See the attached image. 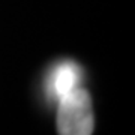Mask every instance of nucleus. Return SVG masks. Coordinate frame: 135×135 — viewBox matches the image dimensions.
<instances>
[{
    "mask_svg": "<svg viewBox=\"0 0 135 135\" xmlns=\"http://www.w3.org/2000/svg\"><path fill=\"white\" fill-rule=\"evenodd\" d=\"M81 68L72 60H65L54 65L45 80V93L50 101L57 104L62 98L81 87Z\"/></svg>",
    "mask_w": 135,
    "mask_h": 135,
    "instance_id": "obj_2",
    "label": "nucleus"
},
{
    "mask_svg": "<svg viewBox=\"0 0 135 135\" xmlns=\"http://www.w3.org/2000/svg\"><path fill=\"white\" fill-rule=\"evenodd\" d=\"M56 126L59 135H92L95 128L92 99L86 89L77 90L57 102Z\"/></svg>",
    "mask_w": 135,
    "mask_h": 135,
    "instance_id": "obj_1",
    "label": "nucleus"
}]
</instances>
